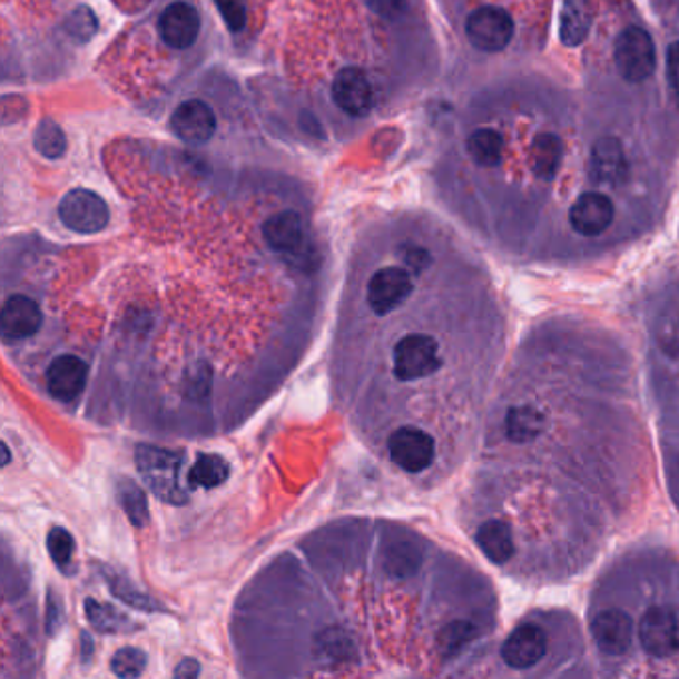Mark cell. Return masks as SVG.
I'll return each mask as SVG.
<instances>
[{"label": "cell", "instance_id": "6da1fadb", "mask_svg": "<svg viewBox=\"0 0 679 679\" xmlns=\"http://www.w3.org/2000/svg\"><path fill=\"white\" fill-rule=\"evenodd\" d=\"M184 464V456L176 451L140 444L136 449V466L142 474L146 486L150 489L160 501L171 506H181L188 502V492L179 486V471Z\"/></svg>", "mask_w": 679, "mask_h": 679}, {"label": "cell", "instance_id": "7a4b0ae2", "mask_svg": "<svg viewBox=\"0 0 679 679\" xmlns=\"http://www.w3.org/2000/svg\"><path fill=\"white\" fill-rule=\"evenodd\" d=\"M441 365L439 343L426 333H409L393 350V373L403 383L431 377Z\"/></svg>", "mask_w": 679, "mask_h": 679}, {"label": "cell", "instance_id": "3957f363", "mask_svg": "<svg viewBox=\"0 0 679 679\" xmlns=\"http://www.w3.org/2000/svg\"><path fill=\"white\" fill-rule=\"evenodd\" d=\"M638 640L656 660H668L679 651V616L671 606L653 604L638 623Z\"/></svg>", "mask_w": 679, "mask_h": 679}, {"label": "cell", "instance_id": "277c9868", "mask_svg": "<svg viewBox=\"0 0 679 679\" xmlns=\"http://www.w3.org/2000/svg\"><path fill=\"white\" fill-rule=\"evenodd\" d=\"M616 67L620 70L623 80L628 82H643L656 70V47L646 30L640 27H630L623 30L616 40Z\"/></svg>", "mask_w": 679, "mask_h": 679}, {"label": "cell", "instance_id": "5b68a950", "mask_svg": "<svg viewBox=\"0 0 679 679\" xmlns=\"http://www.w3.org/2000/svg\"><path fill=\"white\" fill-rule=\"evenodd\" d=\"M58 216L76 234L102 232L110 222V209L105 199L90 189H72L60 201Z\"/></svg>", "mask_w": 679, "mask_h": 679}, {"label": "cell", "instance_id": "8992f818", "mask_svg": "<svg viewBox=\"0 0 679 679\" xmlns=\"http://www.w3.org/2000/svg\"><path fill=\"white\" fill-rule=\"evenodd\" d=\"M466 37L482 52H501L514 37V20L499 7H482L466 19Z\"/></svg>", "mask_w": 679, "mask_h": 679}, {"label": "cell", "instance_id": "52a82bcc", "mask_svg": "<svg viewBox=\"0 0 679 679\" xmlns=\"http://www.w3.org/2000/svg\"><path fill=\"white\" fill-rule=\"evenodd\" d=\"M391 461L406 472H423L434 463L436 444L431 434L416 426H401L388 436Z\"/></svg>", "mask_w": 679, "mask_h": 679}, {"label": "cell", "instance_id": "ba28073f", "mask_svg": "<svg viewBox=\"0 0 679 679\" xmlns=\"http://www.w3.org/2000/svg\"><path fill=\"white\" fill-rule=\"evenodd\" d=\"M548 653L547 632L537 623H520L502 643L501 656L512 670H530Z\"/></svg>", "mask_w": 679, "mask_h": 679}, {"label": "cell", "instance_id": "9c48e42d", "mask_svg": "<svg viewBox=\"0 0 679 679\" xmlns=\"http://www.w3.org/2000/svg\"><path fill=\"white\" fill-rule=\"evenodd\" d=\"M590 633L598 650L608 658H618L632 643V618L620 608H604L592 618Z\"/></svg>", "mask_w": 679, "mask_h": 679}, {"label": "cell", "instance_id": "30bf717a", "mask_svg": "<svg viewBox=\"0 0 679 679\" xmlns=\"http://www.w3.org/2000/svg\"><path fill=\"white\" fill-rule=\"evenodd\" d=\"M413 293V277L403 267H385L371 277L367 287L368 305L377 315L395 312Z\"/></svg>", "mask_w": 679, "mask_h": 679}, {"label": "cell", "instance_id": "8fae6325", "mask_svg": "<svg viewBox=\"0 0 679 679\" xmlns=\"http://www.w3.org/2000/svg\"><path fill=\"white\" fill-rule=\"evenodd\" d=\"M88 383V365L76 355H60L47 371L48 393L60 403H72Z\"/></svg>", "mask_w": 679, "mask_h": 679}, {"label": "cell", "instance_id": "7c38bea8", "mask_svg": "<svg viewBox=\"0 0 679 679\" xmlns=\"http://www.w3.org/2000/svg\"><path fill=\"white\" fill-rule=\"evenodd\" d=\"M333 100L343 112L351 116H365L373 108V88L367 76L358 68H343L333 82Z\"/></svg>", "mask_w": 679, "mask_h": 679}, {"label": "cell", "instance_id": "4fadbf2b", "mask_svg": "<svg viewBox=\"0 0 679 679\" xmlns=\"http://www.w3.org/2000/svg\"><path fill=\"white\" fill-rule=\"evenodd\" d=\"M570 226L574 227L580 236L596 237L604 234L613 222L612 199L604 194H584L575 199L570 208Z\"/></svg>", "mask_w": 679, "mask_h": 679}, {"label": "cell", "instance_id": "5bb4252c", "mask_svg": "<svg viewBox=\"0 0 679 679\" xmlns=\"http://www.w3.org/2000/svg\"><path fill=\"white\" fill-rule=\"evenodd\" d=\"M198 10L194 9L189 2L178 0L171 2L170 7H166L160 17V35L164 42L176 50L189 48L199 35Z\"/></svg>", "mask_w": 679, "mask_h": 679}, {"label": "cell", "instance_id": "9a60e30c", "mask_svg": "<svg viewBox=\"0 0 679 679\" xmlns=\"http://www.w3.org/2000/svg\"><path fill=\"white\" fill-rule=\"evenodd\" d=\"M42 312L35 299L27 295H12L2 307L0 325L4 340L20 341L29 340L40 327H42Z\"/></svg>", "mask_w": 679, "mask_h": 679}, {"label": "cell", "instance_id": "2e32d148", "mask_svg": "<svg viewBox=\"0 0 679 679\" xmlns=\"http://www.w3.org/2000/svg\"><path fill=\"white\" fill-rule=\"evenodd\" d=\"M171 128L184 142H208L216 132V114L201 100H188L176 108Z\"/></svg>", "mask_w": 679, "mask_h": 679}, {"label": "cell", "instance_id": "e0dca14e", "mask_svg": "<svg viewBox=\"0 0 679 679\" xmlns=\"http://www.w3.org/2000/svg\"><path fill=\"white\" fill-rule=\"evenodd\" d=\"M590 176L594 181L608 186H620L628 179V161L620 140L602 138L594 144L590 156Z\"/></svg>", "mask_w": 679, "mask_h": 679}, {"label": "cell", "instance_id": "ac0fdd59", "mask_svg": "<svg viewBox=\"0 0 679 679\" xmlns=\"http://www.w3.org/2000/svg\"><path fill=\"white\" fill-rule=\"evenodd\" d=\"M264 239L277 254L297 255L305 247L302 217L295 211H279L264 224Z\"/></svg>", "mask_w": 679, "mask_h": 679}, {"label": "cell", "instance_id": "d6986e66", "mask_svg": "<svg viewBox=\"0 0 679 679\" xmlns=\"http://www.w3.org/2000/svg\"><path fill=\"white\" fill-rule=\"evenodd\" d=\"M476 544L482 550V554L491 560L496 567L509 564L514 558L516 547H514V537L512 530L504 520H486L482 522L476 530Z\"/></svg>", "mask_w": 679, "mask_h": 679}, {"label": "cell", "instance_id": "ffe728a7", "mask_svg": "<svg viewBox=\"0 0 679 679\" xmlns=\"http://www.w3.org/2000/svg\"><path fill=\"white\" fill-rule=\"evenodd\" d=\"M594 19L592 0H564L560 14V37L568 47L584 42Z\"/></svg>", "mask_w": 679, "mask_h": 679}, {"label": "cell", "instance_id": "44dd1931", "mask_svg": "<svg viewBox=\"0 0 679 679\" xmlns=\"http://www.w3.org/2000/svg\"><path fill=\"white\" fill-rule=\"evenodd\" d=\"M547 425V416L534 405H519L506 415V434L516 443L538 439Z\"/></svg>", "mask_w": 679, "mask_h": 679}, {"label": "cell", "instance_id": "7402d4cb", "mask_svg": "<svg viewBox=\"0 0 679 679\" xmlns=\"http://www.w3.org/2000/svg\"><path fill=\"white\" fill-rule=\"evenodd\" d=\"M564 156L562 140L554 134H538L532 142V170L540 179H552Z\"/></svg>", "mask_w": 679, "mask_h": 679}, {"label": "cell", "instance_id": "603a6c76", "mask_svg": "<svg viewBox=\"0 0 679 679\" xmlns=\"http://www.w3.org/2000/svg\"><path fill=\"white\" fill-rule=\"evenodd\" d=\"M86 618L96 632L100 633H126L138 630L140 626L134 623L130 618H126L122 612H118L110 604H102L95 598H86Z\"/></svg>", "mask_w": 679, "mask_h": 679}, {"label": "cell", "instance_id": "cb8c5ba5", "mask_svg": "<svg viewBox=\"0 0 679 679\" xmlns=\"http://www.w3.org/2000/svg\"><path fill=\"white\" fill-rule=\"evenodd\" d=\"M229 476V463L219 454H199L188 474L189 486L216 489Z\"/></svg>", "mask_w": 679, "mask_h": 679}, {"label": "cell", "instance_id": "d4e9b609", "mask_svg": "<svg viewBox=\"0 0 679 679\" xmlns=\"http://www.w3.org/2000/svg\"><path fill=\"white\" fill-rule=\"evenodd\" d=\"M502 151H504V144H502L501 134L496 130L481 128L469 138V154L479 166H484V168L499 166L502 160Z\"/></svg>", "mask_w": 679, "mask_h": 679}, {"label": "cell", "instance_id": "484cf974", "mask_svg": "<svg viewBox=\"0 0 679 679\" xmlns=\"http://www.w3.org/2000/svg\"><path fill=\"white\" fill-rule=\"evenodd\" d=\"M118 501L122 504L124 512L134 527H138V529L146 527L148 516H150L148 502H146L142 489L136 482L128 481V479L118 482Z\"/></svg>", "mask_w": 679, "mask_h": 679}, {"label": "cell", "instance_id": "4316f807", "mask_svg": "<svg viewBox=\"0 0 679 679\" xmlns=\"http://www.w3.org/2000/svg\"><path fill=\"white\" fill-rule=\"evenodd\" d=\"M421 564V552L411 542H396L385 550V568L396 578L415 574Z\"/></svg>", "mask_w": 679, "mask_h": 679}, {"label": "cell", "instance_id": "83f0119b", "mask_svg": "<svg viewBox=\"0 0 679 679\" xmlns=\"http://www.w3.org/2000/svg\"><path fill=\"white\" fill-rule=\"evenodd\" d=\"M35 148L48 160H58L67 151V136L60 130V126L52 120H42L38 124L35 134Z\"/></svg>", "mask_w": 679, "mask_h": 679}, {"label": "cell", "instance_id": "f1b7e54d", "mask_svg": "<svg viewBox=\"0 0 679 679\" xmlns=\"http://www.w3.org/2000/svg\"><path fill=\"white\" fill-rule=\"evenodd\" d=\"M108 584H110V592L116 598H120L124 604L132 606L136 610H142V612H158L161 610V606L150 598L148 594L140 592L136 585L130 584L128 580L118 578V575H108Z\"/></svg>", "mask_w": 679, "mask_h": 679}, {"label": "cell", "instance_id": "f546056e", "mask_svg": "<svg viewBox=\"0 0 679 679\" xmlns=\"http://www.w3.org/2000/svg\"><path fill=\"white\" fill-rule=\"evenodd\" d=\"M47 548L50 552V557L55 560L62 572H70L72 568V558H75V538L62 527H55L50 529L47 537Z\"/></svg>", "mask_w": 679, "mask_h": 679}, {"label": "cell", "instance_id": "4dcf8cb0", "mask_svg": "<svg viewBox=\"0 0 679 679\" xmlns=\"http://www.w3.org/2000/svg\"><path fill=\"white\" fill-rule=\"evenodd\" d=\"M148 658L138 648H122L114 653L110 668L118 678H140L146 670Z\"/></svg>", "mask_w": 679, "mask_h": 679}, {"label": "cell", "instance_id": "1f68e13d", "mask_svg": "<svg viewBox=\"0 0 679 679\" xmlns=\"http://www.w3.org/2000/svg\"><path fill=\"white\" fill-rule=\"evenodd\" d=\"M472 636H474V628L469 622H453L451 626L444 628L441 633V650H443L446 658L454 656L456 651L463 648L464 643L471 642Z\"/></svg>", "mask_w": 679, "mask_h": 679}, {"label": "cell", "instance_id": "d6a6232c", "mask_svg": "<svg viewBox=\"0 0 679 679\" xmlns=\"http://www.w3.org/2000/svg\"><path fill=\"white\" fill-rule=\"evenodd\" d=\"M96 27L98 24H96L95 14H92V10L86 9V7L76 9L67 22V30L70 32V37L80 40V42H85V40L92 37L96 32Z\"/></svg>", "mask_w": 679, "mask_h": 679}, {"label": "cell", "instance_id": "836d02e7", "mask_svg": "<svg viewBox=\"0 0 679 679\" xmlns=\"http://www.w3.org/2000/svg\"><path fill=\"white\" fill-rule=\"evenodd\" d=\"M216 4L226 20L227 29L237 32L246 27V4L242 0H216Z\"/></svg>", "mask_w": 679, "mask_h": 679}, {"label": "cell", "instance_id": "e575fe53", "mask_svg": "<svg viewBox=\"0 0 679 679\" xmlns=\"http://www.w3.org/2000/svg\"><path fill=\"white\" fill-rule=\"evenodd\" d=\"M367 4L381 19L395 20L403 14L406 0H367Z\"/></svg>", "mask_w": 679, "mask_h": 679}, {"label": "cell", "instance_id": "d590c367", "mask_svg": "<svg viewBox=\"0 0 679 679\" xmlns=\"http://www.w3.org/2000/svg\"><path fill=\"white\" fill-rule=\"evenodd\" d=\"M62 626V606L58 602L55 592H48L47 598V632L57 636Z\"/></svg>", "mask_w": 679, "mask_h": 679}, {"label": "cell", "instance_id": "8d00e7d4", "mask_svg": "<svg viewBox=\"0 0 679 679\" xmlns=\"http://www.w3.org/2000/svg\"><path fill=\"white\" fill-rule=\"evenodd\" d=\"M666 65H668V68H666L668 70V80H670L671 90H673L676 102L679 106V42L671 45L670 50H668Z\"/></svg>", "mask_w": 679, "mask_h": 679}, {"label": "cell", "instance_id": "74e56055", "mask_svg": "<svg viewBox=\"0 0 679 679\" xmlns=\"http://www.w3.org/2000/svg\"><path fill=\"white\" fill-rule=\"evenodd\" d=\"M199 663L196 660H191V658H184V660L179 661L178 668L174 670V676L176 678H198L199 676Z\"/></svg>", "mask_w": 679, "mask_h": 679}, {"label": "cell", "instance_id": "f35d334b", "mask_svg": "<svg viewBox=\"0 0 679 679\" xmlns=\"http://www.w3.org/2000/svg\"><path fill=\"white\" fill-rule=\"evenodd\" d=\"M405 262L411 265V269L421 272V269L425 267L426 262H429V255H426L425 249H421V247H411L405 254Z\"/></svg>", "mask_w": 679, "mask_h": 679}, {"label": "cell", "instance_id": "ab89813d", "mask_svg": "<svg viewBox=\"0 0 679 679\" xmlns=\"http://www.w3.org/2000/svg\"><path fill=\"white\" fill-rule=\"evenodd\" d=\"M90 656H92V638L88 633H82V661L88 663Z\"/></svg>", "mask_w": 679, "mask_h": 679}]
</instances>
